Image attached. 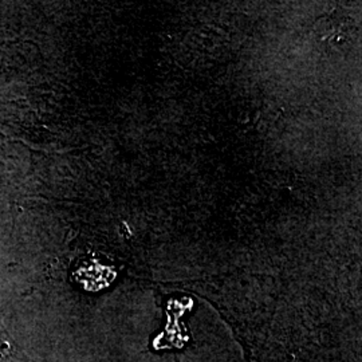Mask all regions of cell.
Instances as JSON below:
<instances>
[{"label": "cell", "mask_w": 362, "mask_h": 362, "mask_svg": "<svg viewBox=\"0 0 362 362\" xmlns=\"http://www.w3.org/2000/svg\"><path fill=\"white\" fill-rule=\"evenodd\" d=\"M77 281L89 290H98L112 282L115 272L110 267L100 264L98 262H86L77 272Z\"/></svg>", "instance_id": "6da1fadb"}]
</instances>
